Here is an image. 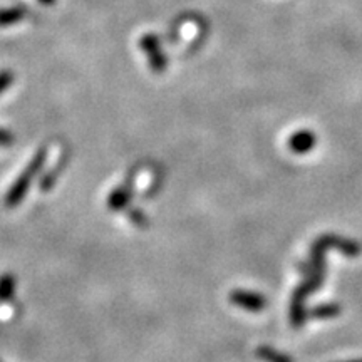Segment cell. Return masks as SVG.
Instances as JSON below:
<instances>
[{"label": "cell", "mask_w": 362, "mask_h": 362, "mask_svg": "<svg viewBox=\"0 0 362 362\" xmlns=\"http://www.w3.org/2000/svg\"><path fill=\"white\" fill-rule=\"evenodd\" d=\"M349 362H362V359H356V361H349Z\"/></svg>", "instance_id": "cell-15"}, {"label": "cell", "mask_w": 362, "mask_h": 362, "mask_svg": "<svg viewBox=\"0 0 362 362\" xmlns=\"http://www.w3.org/2000/svg\"><path fill=\"white\" fill-rule=\"evenodd\" d=\"M11 83H12L11 72H7V71L0 72V95H2V92L6 91L8 86H11Z\"/></svg>", "instance_id": "cell-14"}, {"label": "cell", "mask_w": 362, "mask_h": 362, "mask_svg": "<svg viewBox=\"0 0 362 362\" xmlns=\"http://www.w3.org/2000/svg\"><path fill=\"white\" fill-rule=\"evenodd\" d=\"M317 138H315L314 131L310 130H300L297 133H293L288 139V150L295 155H305L314 150Z\"/></svg>", "instance_id": "cell-3"}, {"label": "cell", "mask_w": 362, "mask_h": 362, "mask_svg": "<svg viewBox=\"0 0 362 362\" xmlns=\"http://www.w3.org/2000/svg\"><path fill=\"white\" fill-rule=\"evenodd\" d=\"M131 200V190L127 186H118L116 190H113L108 197V208L113 211H121L123 208L127 207Z\"/></svg>", "instance_id": "cell-6"}, {"label": "cell", "mask_w": 362, "mask_h": 362, "mask_svg": "<svg viewBox=\"0 0 362 362\" xmlns=\"http://www.w3.org/2000/svg\"><path fill=\"white\" fill-rule=\"evenodd\" d=\"M24 12L20 8H8V11L0 12V25H8L14 24L17 20L22 19Z\"/></svg>", "instance_id": "cell-11"}, {"label": "cell", "mask_w": 362, "mask_h": 362, "mask_svg": "<svg viewBox=\"0 0 362 362\" xmlns=\"http://www.w3.org/2000/svg\"><path fill=\"white\" fill-rule=\"evenodd\" d=\"M130 220L133 221L134 225H138L139 228H144L148 225L146 215H144V211L139 210V208H134V210L130 211Z\"/></svg>", "instance_id": "cell-12"}, {"label": "cell", "mask_w": 362, "mask_h": 362, "mask_svg": "<svg viewBox=\"0 0 362 362\" xmlns=\"http://www.w3.org/2000/svg\"><path fill=\"white\" fill-rule=\"evenodd\" d=\"M141 46L146 49V53H150V61L151 66L155 71H163L165 67V57L160 53V48H158V42L155 37H144Z\"/></svg>", "instance_id": "cell-7"}, {"label": "cell", "mask_w": 362, "mask_h": 362, "mask_svg": "<svg viewBox=\"0 0 362 362\" xmlns=\"http://www.w3.org/2000/svg\"><path fill=\"white\" fill-rule=\"evenodd\" d=\"M14 141H15L14 134H12L11 131L2 130V127H0V146H11Z\"/></svg>", "instance_id": "cell-13"}, {"label": "cell", "mask_w": 362, "mask_h": 362, "mask_svg": "<svg viewBox=\"0 0 362 362\" xmlns=\"http://www.w3.org/2000/svg\"><path fill=\"white\" fill-rule=\"evenodd\" d=\"M340 314V307L337 304H322V305H315L314 309L309 310V317L310 319H332L337 317Z\"/></svg>", "instance_id": "cell-8"}, {"label": "cell", "mask_w": 362, "mask_h": 362, "mask_svg": "<svg viewBox=\"0 0 362 362\" xmlns=\"http://www.w3.org/2000/svg\"><path fill=\"white\" fill-rule=\"evenodd\" d=\"M321 240L326 244L327 249H337L340 253H344L346 257H359L361 253V245L356 244V242L352 240H347V238H342V237H337V235H323L321 237Z\"/></svg>", "instance_id": "cell-4"}, {"label": "cell", "mask_w": 362, "mask_h": 362, "mask_svg": "<svg viewBox=\"0 0 362 362\" xmlns=\"http://www.w3.org/2000/svg\"><path fill=\"white\" fill-rule=\"evenodd\" d=\"M257 356L265 362H293L287 354L275 351L274 347H268V346L258 347L257 349Z\"/></svg>", "instance_id": "cell-10"}, {"label": "cell", "mask_w": 362, "mask_h": 362, "mask_svg": "<svg viewBox=\"0 0 362 362\" xmlns=\"http://www.w3.org/2000/svg\"><path fill=\"white\" fill-rule=\"evenodd\" d=\"M48 160V151L39 150L36 155L32 156V160L29 161V165L22 169V173L19 174V178L12 183V186L8 188L6 195V207L7 208H15L22 203L25 195H27L29 188H31L32 181L36 180L37 174L41 173L42 166L46 165Z\"/></svg>", "instance_id": "cell-1"}, {"label": "cell", "mask_w": 362, "mask_h": 362, "mask_svg": "<svg viewBox=\"0 0 362 362\" xmlns=\"http://www.w3.org/2000/svg\"><path fill=\"white\" fill-rule=\"evenodd\" d=\"M305 299H307V297H305L304 293H300L299 291L293 292L291 304V322L292 327H295V329H300V327L304 326L305 319L309 317V312L305 310Z\"/></svg>", "instance_id": "cell-5"}, {"label": "cell", "mask_w": 362, "mask_h": 362, "mask_svg": "<svg viewBox=\"0 0 362 362\" xmlns=\"http://www.w3.org/2000/svg\"><path fill=\"white\" fill-rule=\"evenodd\" d=\"M230 300L237 307L249 310V312H262L265 309L267 300L262 293L250 292V291H233L230 293Z\"/></svg>", "instance_id": "cell-2"}, {"label": "cell", "mask_w": 362, "mask_h": 362, "mask_svg": "<svg viewBox=\"0 0 362 362\" xmlns=\"http://www.w3.org/2000/svg\"><path fill=\"white\" fill-rule=\"evenodd\" d=\"M15 295V277L11 274L0 275V302H8Z\"/></svg>", "instance_id": "cell-9"}]
</instances>
